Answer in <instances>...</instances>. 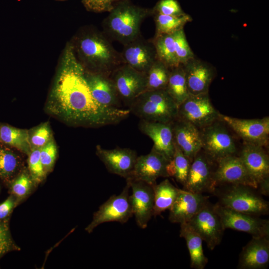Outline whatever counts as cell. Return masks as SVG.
Wrapping results in <instances>:
<instances>
[{
  "mask_svg": "<svg viewBox=\"0 0 269 269\" xmlns=\"http://www.w3.org/2000/svg\"><path fill=\"white\" fill-rule=\"evenodd\" d=\"M85 71L74 48L68 46L50 93L46 111L75 126L101 127L117 124L126 119L130 113L129 109L105 106L94 99Z\"/></svg>",
  "mask_w": 269,
  "mask_h": 269,
  "instance_id": "obj_1",
  "label": "cell"
},
{
  "mask_svg": "<svg viewBox=\"0 0 269 269\" xmlns=\"http://www.w3.org/2000/svg\"><path fill=\"white\" fill-rule=\"evenodd\" d=\"M111 40L104 32L99 31L85 33L79 38L77 51L86 71L110 76L123 64L120 52Z\"/></svg>",
  "mask_w": 269,
  "mask_h": 269,
  "instance_id": "obj_2",
  "label": "cell"
},
{
  "mask_svg": "<svg viewBox=\"0 0 269 269\" xmlns=\"http://www.w3.org/2000/svg\"><path fill=\"white\" fill-rule=\"evenodd\" d=\"M152 14L151 9L133 4L129 0L118 2L104 19V33L123 45L141 36L140 26Z\"/></svg>",
  "mask_w": 269,
  "mask_h": 269,
  "instance_id": "obj_3",
  "label": "cell"
},
{
  "mask_svg": "<svg viewBox=\"0 0 269 269\" xmlns=\"http://www.w3.org/2000/svg\"><path fill=\"white\" fill-rule=\"evenodd\" d=\"M128 108L140 120L147 121L172 123L177 117L178 106L165 89L145 91Z\"/></svg>",
  "mask_w": 269,
  "mask_h": 269,
  "instance_id": "obj_4",
  "label": "cell"
},
{
  "mask_svg": "<svg viewBox=\"0 0 269 269\" xmlns=\"http://www.w3.org/2000/svg\"><path fill=\"white\" fill-rule=\"evenodd\" d=\"M200 131L202 149L215 162L225 157L238 154L240 147L237 136L220 118Z\"/></svg>",
  "mask_w": 269,
  "mask_h": 269,
  "instance_id": "obj_5",
  "label": "cell"
},
{
  "mask_svg": "<svg viewBox=\"0 0 269 269\" xmlns=\"http://www.w3.org/2000/svg\"><path fill=\"white\" fill-rule=\"evenodd\" d=\"M227 185V188L218 194V204L236 211L254 216L269 214V202L256 189L241 184Z\"/></svg>",
  "mask_w": 269,
  "mask_h": 269,
  "instance_id": "obj_6",
  "label": "cell"
},
{
  "mask_svg": "<svg viewBox=\"0 0 269 269\" xmlns=\"http://www.w3.org/2000/svg\"><path fill=\"white\" fill-rule=\"evenodd\" d=\"M220 115L207 93L189 95L178 106L177 119L188 122L201 130L220 119Z\"/></svg>",
  "mask_w": 269,
  "mask_h": 269,
  "instance_id": "obj_7",
  "label": "cell"
},
{
  "mask_svg": "<svg viewBox=\"0 0 269 269\" xmlns=\"http://www.w3.org/2000/svg\"><path fill=\"white\" fill-rule=\"evenodd\" d=\"M130 186L128 182L121 193L113 195L94 213L92 222L85 228L90 233L99 225L106 222L124 224L133 216L130 199Z\"/></svg>",
  "mask_w": 269,
  "mask_h": 269,
  "instance_id": "obj_8",
  "label": "cell"
},
{
  "mask_svg": "<svg viewBox=\"0 0 269 269\" xmlns=\"http://www.w3.org/2000/svg\"><path fill=\"white\" fill-rule=\"evenodd\" d=\"M214 208L225 229L246 232L252 237H269V220L236 211L218 203Z\"/></svg>",
  "mask_w": 269,
  "mask_h": 269,
  "instance_id": "obj_9",
  "label": "cell"
},
{
  "mask_svg": "<svg viewBox=\"0 0 269 269\" xmlns=\"http://www.w3.org/2000/svg\"><path fill=\"white\" fill-rule=\"evenodd\" d=\"M220 118L228 126L243 142L254 144L267 148L269 142V117L244 119L221 114Z\"/></svg>",
  "mask_w": 269,
  "mask_h": 269,
  "instance_id": "obj_10",
  "label": "cell"
},
{
  "mask_svg": "<svg viewBox=\"0 0 269 269\" xmlns=\"http://www.w3.org/2000/svg\"><path fill=\"white\" fill-rule=\"evenodd\" d=\"M187 223L205 242L210 250H213L221 242L225 229L214 205L209 200Z\"/></svg>",
  "mask_w": 269,
  "mask_h": 269,
  "instance_id": "obj_11",
  "label": "cell"
},
{
  "mask_svg": "<svg viewBox=\"0 0 269 269\" xmlns=\"http://www.w3.org/2000/svg\"><path fill=\"white\" fill-rule=\"evenodd\" d=\"M110 76L122 102L128 107L135 98L145 91L146 73L138 71L128 65H121Z\"/></svg>",
  "mask_w": 269,
  "mask_h": 269,
  "instance_id": "obj_12",
  "label": "cell"
},
{
  "mask_svg": "<svg viewBox=\"0 0 269 269\" xmlns=\"http://www.w3.org/2000/svg\"><path fill=\"white\" fill-rule=\"evenodd\" d=\"M216 162L201 149L191 162L184 190L198 193H215L213 180Z\"/></svg>",
  "mask_w": 269,
  "mask_h": 269,
  "instance_id": "obj_13",
  "label": "cell"
},
{
  "mask_svg": "<svg viewBox=\"0 0 269 269\" xmlns=\"http://www.w3.org/2000/svg\"><path fill=\"white\" fill-rule=\"evenodd\" d=\"M213 180L216 188L221 185L241 184L256 189L258 186L238 155L228 156L216 162Z\"/></svg>",
  "mask_w": 269,
  "mask_h": 269,
  "instance_id": "obj_14",
  "label": "cell"
},
{
  "mask_svg": "<svg viewBox=\"0 0 269 269\" xmlns=\"http://www.w3.org/2000/svg\"><path fill=\"white\" fill-rule=\"evenodd\" d=\"M132 194L130 195L133 214L137 226L145 229L153 216L154 191L152 185L131 178L126 179Z\"/></svg>",
  "mask_w": 269,
  "mask_h": 269,
  "instance_id": "obj_15",
  "label": "cell"
},
{
  "mask_svg": "<svg viewBox=\"0 0 269 269\" xmlns=\"http://www.w3.org/2000/svg\"><path fill=\"white\" fill-rule=\"evenodd\" d=\"M120 52L123 64L144 73L148 71L157 59L154 44L142 36L123 45Z\"/></svg>",
  "mask_w": 269,
  "mask_h": 269,
  "instance_id": "obj_16",
  "label": "cell"
},
{
  "mask_svg": "<svg viewBox=\"0 0 269 269\" xmlns=\"http://www.w3.org/2000/svg\"><path fill=\"white\" fill-rule=\"evenodd\" d=\"M96 150L109 172L126 179L131 176L138 156L134 150L121 147L109 149L98 145Z\"/></svg>",
  "mask_w": 269,
  "mask_h": 269,
  "instance_id": "obj_17",
  "label": "cell"
},
{
  "mask_svg": "<svg viewBox=\"0 0 269 269\" xmlns=\"http://www.w3.org/2000/svg\"><path fill=\"white\" fill-rule=\"evenodd\" d=\"M189 95L208 93L216 75L215 68L210 63L194 57L182 65Z\"/></svg>",
  "mask_w": 269,
  "mask_h": 269,
  "instance_id": "obj_18",
  "label": "cell"
},
{
  "mask_svg": "<svg viewBox=\"0 0 269 269\" xmlns=\"http://www.w3.org/2000/svg\"><path fill=\"white\" fill-rule=\"evenodd\" d=\"M169 160L153 147L145 155L137 156L131 176L154 186L157 179L160 177H167V165Z\"/></svg>",
  "mask_w": 269,
  "mask_h": 269,
  "instance_id": "obj_19",
  "label": "cell"
},
{
  "mask_svg": "<svg viewBox=\"0 0 269 269\" xmlns=\"http://www.w3.org/2000/svg\"><path fill=\"white\" fill-rule=\"evenodd\" d=\"M208 196L179 189L177 197L169 209L168 219L172 223H187L208 201Z\"/></svg>",
  "mask_w": 269,
  "mask_h": 269,
  "instance_id": "obj_20",
  "label": "cell"
},
{
  "mask_svg": "<svg viewBox=\"0 0 269 269\" xmlns=\"http://www.w3.org/2000/svg\"><path fill=\"white\" fill-rule=\"evenodd\" d=\"M139 130L153 142V148L170 161L173 157L175 143L172 123L140 120Z\"/></svg>",
  "mask_w": 269,
  "mask_h": 269,
  "instance_id": "obj_21",
  "label": "cell"
},
{
  "mask_svg": "<svg viewBox=\"0 0 269 269\" xmlns=\"http://www.w3.org/2000/svg\"><path fill=\"white\" fill-rule=\"evenodd\" d=\"M238 155L257 184L269 175V156L266 148L243 142Z\"/></svg>",
  "mask_w": 269,
  "mask_h": 269,
  "instance_id": "obj_22",
  "label": "cell"
},
{
  "mask_svg": "<svg viewBox=\"0 0 269 269\" xmlns=\"http://www.w3.org/2000/svg\"><path fill=\"white\" fill-rule=\"evenodd\" d=\"M269 263V237H252L242 248L237 268L263 269Z\"/></svg>",
  "mask_w": 269,
  "mask_h": 269,
  "instance_id": "obj_23",
  "label": "cell"
},
{
  "mask_svg": "<svg viewBox=\"0 0 269 269\" xmlns=\"http://www.w3.org/2000/svg\"><path fill=\"white\" fill-rule=\"evenodd\" d=\"M85 77L94 99L100 104L122 108V101L110 76L85 70Z\"/></svg>",
  "mask_w": 269,
  "mask_h": 269,
  "instance_id": "obj_24",
  "label": "cell"
},
{
  "mask_svg": "<svg viewBox=\"0 0 269 269\" xmlns=\"http://www.w3.org/2000/svg\"><path fill=\"white\" fill-rule=\"evenodd\" d=\"M175 144L191 162L202 149L200 131L193 125L178 119L172 123Z\"/></svg>",
  "mask_w": 269,
  "mask_h": 269,
  "instance_id": "obj_25",
  "label": "cell"
},
{
  "mask_svg": "<svg viewBox=\"0 0 269 269\" xmlns=\"http://www.w3.org/2000/svg\"><path fill=\"white\" fill-rule=\"evenodd\" d=\"M180 237L185 239L190 258V267L195 269H203L208 263L202 248V239L187 223L180 224Z\"/></svg>",
  "mask_w": 269,
  "mask_h": 269,
  "instance_id": "obj_26",
  "label": "cell"
},
{
  "mask_svg": "<svg viewBox=\"0 0 269 269\" xmlns=\"http://www.w3.org/2000/svg\"><path fill=\"white\" fill-rule=\"evenodd\" d=\"M153 187V216H156L171 208L177 197L179 189L175 187L167 179L158 184H155Z\"/></svg>",
  "mask_w": 269,
  "mask_h": 269,
  "instance_id": "obj_27",
  "label": "cell"
},
{
  "mask_svg": "<svg viewBox=\"0 0 269 269\" xmlns=\"http://www.w3.org/2000/svg\"><path fill=\"white\" fill-rule=\"evenodd\" d=\"M0 141L12 146L27 155L32 150L29 131L9 125L0 126Z\"/></svg>",
  "mask_w": 269,
  "mask_h": 269,
  "instance_id": "obj_28",
  "label": "cell"
},
{
  "mask_svg": "<svg viewBox=\"0 0 269 269\" xmlns=\"http://www.w3.org/2000/svg\"><path fill=\"white\" fill-rule=\"evenodd\" d=\"M151 40L154 44L158 60L170 69L180 65L176 55L173 33L154 36Z\"/></svg>",
  "mask_w": 269,
  "mask_h": 269,
  "instance_id": "obj_29",
  "label": "cell"
},
{
  "mask_svg": "<svg viewBox=\"0 0 269 269\" xmlns=\"http://www.w3.org/2000/svg\"><path fill=\"white\" fill-rule=\"evenodd\" d=\"M166 91L178 106L189 96L182 65L170 69Z\"/></svg>",
  "mask_w": 269,
  "mask_h": 269,
  "instance_id": "obj_30",
  "label": "cell"
},
{
  "mask_svg": "<svg viewBox=\"0 0 269 269\" xmlns=\"http://www.w3.org/2000/svg\"><path fill=\"white\" fill-rule=\"evenodd\" d=\"M155 24L154 36L173 33L183 29L185 25L192 21L191 17L186 13L181 15L172 16L153 13Z\"/></svg>",
  "mask_w": 269,
  "mask_h": 269,
  "instance_id": "obj_31",
  "label": "cell"
},
{
  "mask_svg": "<svg viewBox=\"0 0 269 269\" xmlns=\"http://www.w3.org/2000/svg\"><path fill=\"white\" fill-rule=\"evenodd\" d=\"M191 161L175 144L172 158L167 165L168 177H173L184 186L186 182Z\"/></svg>",
  "mask_w": 269,
  "mask_h": 269,
  "instance_id": "obj_32",
  "label": "cell"
},
{
  "mask_svg": "<svg viewBox=\"0 0 269 269\" xmlns=\"http://www.w3.org/2000/svg\"><path fill=\"white\" fill-rule=\"evenodd\" d=\"M170 69L157 59L146 72L145 91L165 89Z\"/></svg>",
  "mask_w": 269,
  "mask_h": 269,
  "instance_id": "obj_33",
  "label": "cell"
},
{
  "mask_svg": "<svg viewBox=\"0 0 269 269\" xmlns=\"http://www.w3.org/2000/svg\"><path fill=\"white\" fill-rule=\"evenodd\" d=\"M20 158L9 148L0 145V177L6 181H10L20 166Z\"/></svg>",
  "mask_w": 269,
  "mask_h": 269,
  "instance_id": "obj_34",
  "label": "cell"
},
{
  "mask_svg": "<svg viewBox=\"0 0 269 269\" xmlns=\"http://www.w3.org/2000/svg\"><path fill=\"white\" fill-rule=\"evenodd\" d=\"M173 34L176 55L179 64L183 65L195 56L188 43L184 29Z\"/></svg>",
  "mask_w": 269,
  "mask_h": 269,
  "instance_id": "obj_35",
  "label": "cell"
},
{
  "mask_svg": "<svg viewBox=\"0 0 269 269\" xmlns=\"http://www.w3.org/2000/svg\"><path fill=\"white\" fill-rule=\"evenodd\" d=\"M29 141L32 149L41 148L53 139L52 131L48 122H45L29 131Z\"/></svg>",
  "mask_w": 269,
  "mask_h": 269,
  "instance_id": "obj_36",
  "label": "cell"
},
{
  "mask_svg": "<svg viewBox=\"0 0 269 269\" xmlns=\"http://www.w3.org/2000/svg\"><path fill=\"white\" fill-rule=\"evenodd\" d=\"M40 151V148H33L28 155V164L30 176L32 181L36 183L41 182L46 174L41 161Z\"/></svg>",
  "mask_w": 269,
  "mask_h": 269,
  "instance_id": "obj_37",
  "label": "cell"
},
{
  "mask_svg": "<svg viewBox=\"0 0 269 269\" xmlns=\"http://www.w3.org/2000/svg\"><path fill=\"white\" fill-rule=\"evenodd\" d=\"M57 152L54 139L40 148V159L46 173L52 169L56 158Z\"/></svg>",
  "mask_w": 269,
  "mask_h": 269,
  "instance_id": "obj_38",
  "label": "cell"
},
{
  "mask_svg": "<svg viewBox=\"0 0 269 269\" xmlns=\"http://www.w3.org/2000/svg\"><path fill=\"white\" fill-rule=\"evenodd\" d=\"M152 14L159 13L166 15L178 16L183 12L176 0H160L153 9Z\"/></svg>",
  "mask_w": 269,
  "mask_h": 269,
  "instance_id": "obj_39",
  "label": "cell"
},
{
  "mask_svg": "<svg viewBox=\"0 0 269 269\" xmlns=\"http://www.w3.org/2000/svg\"><path fill=\"white\" fill-rule=\"evenodd\" d=\"M32 180L26 172H23L14 180L11 190L14 195L19 198L25 196L31 187Z\"/></svg>",
  "mask_w": 269,
  "mask_h": 269,
  "instance_id": "obj_40",
  "label": "cell"
},
{
  "mask_svg": "<svg viewBox=\"0 0 269 269\" xmlns=\"http://www.w3.org/2000/svg\"><path fill=\"white\" fill-rule=\"evenodd\" d=\"M122 0H82L86 8L95 12H109Z\"/></svg>",
  "mask_w": 269,
  "mask_h": 269,
  "instance_id": "obj_41",
  "label": "cell"
},
{
  "mask_svg": "<svg viewBox=\"0 0 269 269\" xmlns=\"http://www.w3.org/2000/svg\"><path fill=\"white\" fill-rule=\"evenodd\" d=\"M18 249L11 239L6 224L0 222V257L9 251Z\"/></svg>",
  "mask_w": 269,
  "mask_h": 269,
  "instance_id": "obj_42",
  "label": "cell"
},
{
  "mask_svg": "<svg viewBox=\"0 0 269 269\" xmlns=\"http://www.w3.org/2000/svg\"><path fill=\"white\" fill-rule=\"evenodd\" d=\"M14 204V199L11 196L0 204V220L6 218L9 215Z\"/></svg>",
  "mask_w": 269,
  "mask_h": 269,
  "instance_id": "obj_43",
  "label": "cell"
},
{
  "mask_svg": "<svg viewBox=\"0 0 269 269\" xmlns=\"http://www.w3.org/2000/svg\"><path fill=\"white\" fill-rule=\"evenodd\" d=\"M256 190L261 195L266 196L269 195V175L265 177L258 183Z\"/></svg>",
  "mask_w": 269,
  "mask_h": 269,
  "instance_id": "obj_44",
  "label": "cell"
}]
</instances>
